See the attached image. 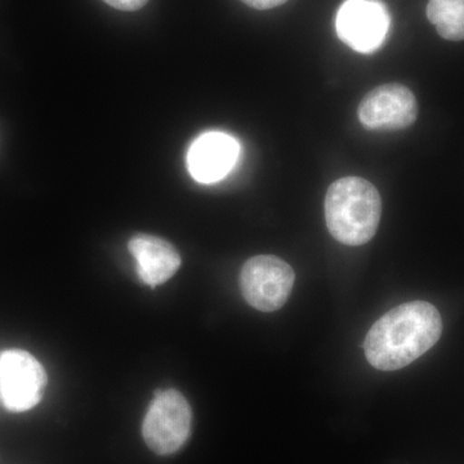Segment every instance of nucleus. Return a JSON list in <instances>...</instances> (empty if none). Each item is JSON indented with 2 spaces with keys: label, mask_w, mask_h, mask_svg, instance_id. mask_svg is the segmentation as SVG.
Segmentation results:
<instances>
[{
  "label": "nucleus",
  "mask_w": 464,
  "mask_h": 464,
  "mask_svg": "<svg viewBox=\"0 0 464 464\" xmlns=\"http://www.w3.org/2000/svg\"><path fill=\"white\" fill-rule=\"evenodd\" d=\"M47 384V372L32 353L20 348L0 353V400L7 411L23 413L35 408Z\"/></svg>",
  "instance_id": "obj_4"
},
{
  "label": "nucleus",
  "mask_w": 464,
  "mask_h": 464,
  "mask_svg": "<svg viewBox=\"0 0 464 464\" xmlns=\"http://www.w3.org/2000/svg\"><path fill=\"white\" fill-rule=\"evenodd\" d=\"M359 119L369 130H400L417 121L418 103L413 92L399 83L380 85L360 102Z\"/></svg>",
  "instance_id": "obj_7"
},
{
  "label": "nucleus",
  "mask_w": 464,
  "mask_h": 464,
  "mask_svg": "<svg viewBox=\"0 0 464 464\" xmlns=\"http://www.w3.org/2000/svg\"><path fill=\"white\" fill-rule=\"evenodd\" d=\"M295 280L292 266L282 258L256 256L241 268V295L256 310L274 313L288 301Z\"/></svg>",
  "instance_id": "obj_5"
},
{
  "label": "nucleus",
  "mask_w": 464,
  "mask_h": 464,
  "mask_svg": "<svg viewBox=\"0 0 464 464\" xmlns=\"http://www.w3.org/2000/svg\"><path fill=\"white\" fill-rule=\"evenodd\" d=\"M427 17L447 41H464V0H430Z\"/></svg>",
  "instance_id": "obj_10"
},
{
  "label": "nucleus",
  "mask_w": 464,
  "mask_h": 464,
  "mask_svg": "<svg viewBox=\"0 0 464 464\" xmlns=\"http://www.w3.org/2000/svg\"><path fill=\"white\" fill-rule=\"evenodd\" d=\"M130 255L136 259V271L146 285L167 283L181 267V256L172 244L154 235H134L128 243Z\"/></svg>",
  "instance_id": "obj_9"
},
{
  "label": "nucleus",
  "mask_w": 464,
  "mask_h": 464,
  "mask_svg": "<svg viewBox=\"0 0 464 464\" xmlns=\"http://www.w3.org/2000/svg\"><path fill=\"white\" fill-rule=\"evenodd\" d=\"M244 5H249V7L259 9V11H265V9H273L279 7L288 0H241Z\"/></svg>",
  "instance_id": "obj_12"
},
{
  "label": "nucleus",
  "mask_w": 464,
  "mask_h": 464,
  "mask_svg": "<svg viewBox=\"0 0 464 464\" xmlns=\"http://www.w3.org/2000/svg\"><path fill=\"white\" fill-rule=\"evenodd\" d=\"M192 411L179 391H159L142 422V438L158 456L177 453L190 438Z\"/></svg>",
  "instance_id": "obj_3"
},
{
  "label": "nucleus",
  "mask_w": 464,
  "mask_h": 464,
  "mask_svg": "<svg viewBox=\"0 0 464 464\" xmlns=\"http://www.w3.org/2000/svg\"><path fill=\"white\" fill-rule=\"evenodd\" d=\"M103 2L119 11L133 12L145 7L149 0H103Z\"/></svg>",
  "instance_id": "obj_11"
},
{
  "label": "nucleus",
  "mask_w": 464,
  "mask_h": 464,
  "mask_svg": "<svg viewBox=\"0 0 464 464\" xmlns=\"http://www.w3.org/2000/svg\"><path fill=\"white\" fill-rule=\"evenodd\" d=\"M441 333V315L433 304L424 301L400 304L384 314L366 334V360L378 371H398L435 346Z\"/></svg>",
  "instance_id": "obj_1"
},
{
  "label": "nucleus",
  "mask_w": 464,
  "mask_h": 464,
  "mask_svg": "<svg viewBox=\"0 0 464 464\" xmlns=\"http://www.w3.org/2000/svg\"><path fill=\"white\" fill-rule=\"evenodd\" d=\"M390 26L389 11L380 0H346L338 11V36L359 53L380 50Z\"/></svg>",
  "instance_id": "obj_6"
},
{
  "label": "nucleus",
  "mask_w": 464,
  "mask_h": 464,
  "mask_svg": "<svg viewBox=\"0 0 464 464\" xmlns=\"http://www.w3.org/2000/svg\"><path fill=\"white\" fill-rule=\"evenodd\" d=\"M237 140L224 132H207L198 137L188 149V169L192 179L200 183L221 181L239 158Z\"/></svg>",
  "instance_id": "obj_8"
},
{
  "label": "nucleus",
  "mask_w": 464,
  "mask_h": 464,
  "mask_svg": "<svg viewBox=\"0 0 464 464\" xmlns=\"http://www.w3.org/2000/svg\"><path fill=\"white\" fill-rule=\"evenodd\" d=\"M381 216L380 192L362 177H344L329 186L326 226L332 237L344 246H364L373 239Z\"/></svg>",
  "instance_id": "obj_2"
}]
</instances>
